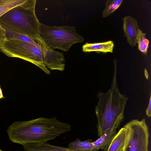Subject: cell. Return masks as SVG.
I'll return each instance as SVG.
<instances>
[{"mask_svg":"<svg viewBox=\"0 0 151 151\" xmlns=\"http://www.w3.org/2000/svg\"><path fill=\"white\" fill-rule=\"evenodd\" d=\"M70 125L56 117H40L28 121L15 122L7 132L12 142L22 145L30 143L47 142L70 131Z\"/></svg>","mask_w":151,"mask_h":151,"instance_id":"1","label":"cell"},{"mask_svg":"<svg viewBox=\"0 0 151 151\" xmlns=\"http://www.w3.org/2000/svg\"><path fill=\"white\" fill-rule=\"evenodd\" d=\"M114 73L111 87L106 93L99 91V99L95 108L97 120L98 135L101 136L105 131L116 129L124 118V112L128 97L120 92L117 85V62L114 61Z\"/></svg>","mask_w":151,"mask_h":151,"instance_id":"2","label":"cell"},{"mask_svg":"<svg viewBox=\"0 0 151 151\" xmlns=\"http://www.w3.org/2000/svg\"><path fill=\"white\" fill-rule=\"evenodd\" d=\"M36 0H25L0 17V23L18 33L34 39L42 38L35 12Z\"/></svg>","mask_w":151,"mask_h":151,"instance_id":"3","label":"cell"},{"mask_svg":"<svg viewBox=\"0 0 151 151\" xmlns=\"http://www.w3.org/2000/svg\"><path fill=\"white\" fill-rule=\"evenodd\" d=\"M39 47L14 38H6L0 50L6 55L17 58L29 62L41 68L45 73L50 72L44 63L45 47Z\"/></svg>","mask_w":151,"mask_h":151,"instance_id":"4","label":"cell"},{"mask_svg":"<svg viewBox=\"0 0 151 151\" xmlns=\"http://www.w3.org/2000/svg\"><path fill=\"white\" fill-rule=\"evenodd\" d=\"M41 36L47 46L54 49L68 51L73 44L83 42L84 38L71 26L51 27L39 24Z\"/></svg>","mask_w":151,"mask_h":151,"instance_id":"5","label":"cell"},{"mask_svg":"<svg viewBox=\"0 0 151 151\" xmlns=\"http://www.w3.org/2000/svg\"><path fill=\"white\" fill-rule=\"evenodd\" d=\"M129 136L125 151H149V133L145 119H133L124 126Z\"/></svg>","mask_w":151,"mask_h":151,"instance_id":"6","label":"cell"},{"mask_svg":"<svg viewBox=\"0 0 151 151\" xmlns=\"http://www.w3.org/2000/svg\"><path fill=\"white\" fill-rule=\"evenodd\" d=\"M65 61L63 52L55 51L46 45L45 47L44 63L47 68L51 70L63 71Z\"/></svg>","mask_w":151,"mask_h":151,"instance_id":"7","label":"cell"},{"mask_svg":"<svg viewBox=\"0 0 151 151\" xmlns=\"http://www.w3.org/2000/svg\"><path fill=\"white\" fill-rule=\"evenodd\" d=\"M124 35L129 44L133 47L137 43L139 26L137 20L130 16L123 18Z\"/></svg>","mask_w":151,"mask_h":151,"instance_id":"8","label":"cell"},{"mask_svg":"<svg viewBox=\"0 0 151 151\" xmlns=\"http://www.w3.org/2000/svg\"><path fill=\"white\" fill-rule=\"evenodd\" d=\"M129 136V131L124 126L113 139L107 151H125Z\"/></svg>","mask_w":151,"mask_h":151,"instance_id":"9","label":"cell"},{"mask_svg":"<svg viewBox=\"0 0 151 151\" xmlns=\"http://www.w3.org/2000/svg\"><path fill=\"white\" fill-rule=\"evenodd\" d=\"M23 145L25 151H75L69 147L55 146L47 142L30 143Z\"/></svg>","mask_w":151,"mask_h":151,"instance_id":"10","label":"cell"},{"mask_svg":"<svg viewBox=\"0 0 151 151\" xmlns=\"http://www.w3.org/2000/svg\"><path fill=\"white\" fill-rule=\"evenodd\" d=\"M114 47V42L111 40L93 43H86L82 46V51L84 52L113 53Z\"/></svg>","mask_w":151,"mask_h":151,"instance_id":"11","label":"cell"},{"mask_svg":"<svg viewBox=\"0 0 151 151\" xmlns=\"http://www.w3.org/2000/svg\"><path fill=\"white\" fill-rule=\"evenodd\" d=\"M116 134V129H109L106 130L95 141L92 142L97 150L107 151L111 141Z\"/></svg>","mask_w":151,"mask_h":151,"instance_id":"12","label":"cell"},{"mask_svg":"<svg viewBox=\"0 0 151 151\" xmlns=\"http://www.w3.org/2000/svg\"><path fill=\"white\" fill-rule=\"evenodd\" d=\"M5 29L7 38H14L33 44L39 47H43L46 44L42 38L34 39L15 32L1 24Z\"/></svg>","mask_w":151,"mask_h":151,"instance_id":"13","label":"cell"},{"mask_svg":"<svg viewBox=\"0 0 151 151\" xmlns=\"http://www.w3.org/2000/svg\"><path fill=\"white\" fill-rule=\"evenodd\" d=\"M92 140L88 139L81 141L78 139L68 145V147L75 151H96L94 147Z\"/></svg>","mask_w":151,"mask_h":151,"instance_id":"14","label":"cell"},{"mask_svg":"<svg viewBox=\"0 0 151 151\" xmlns=\"http://www.w3.org/2000/svg\"><path fill=\"white\" fill-rule=\"evenodd\" d=\"M123 0H107L105 3V7L102 13L103 17H107L111 14L121 6Z\"/></svg>","mask_w":151,"mask_h":151,"instance_id":"15","label":"cell"},{"mask_svg":"<svg viewBox=\"0 0 151 151\" xmlns=\"http://www.w3.org/2000/svg\"><path fill=\"white\" fill-rule=\"evenodd\" d=\"M24 1L25 0H0V17L9 9Z\"/></svg>","mask_w":151,"mask_h":151,"instance_id":"16","label":"cell"},{"mask_svg":"<svg viewBox=\"0 0 151 151\" xmlns=\"http://www.w3.org/2000/svg\"><path fill=\"white\" fill-rule=\"evenodd\" d=\"M146 34L139 29L137 37V43L139 50L144 54L147 53L149 47V40L145 37Z\"/></svg>","mask_w":151,"mask_h":151,"instance_id":"17","label":"cell"},{"mask_svg":"<svg viewBox=\"0 0 151 151\" xmlns=\"http://www.w3.org/2000/svg\"><path fill=\"white\" fill-rule=\"evenodd\" d=\"M6 38V30L0 23V50L3 48Z\"/></svg>","mask_w":151,"mask_h":151,"instance_id":"18","label":"cell"},{"mask_svg":"<svg viewBox=\"0 0 151 151\" xmlns=\"http://www.w3.org/2000/svg\"><path fill=\"white\" fill-rule=\"evenodd\" d=\"M146 114L148 117H150L151 116V97L150 94L149 102L147 108L146 109Z\"/></svg>","mask_w":151,"mask_h":151,"instance_id":"19","label":"cell"},{"mask_svg":"<svg viewBox=\"0 0 151 151\" xmlns=\"http://www.w3.org/2000/svg\"><path fill=\"white\" fill-rule=\"evenodd\" d=\"M3 98H4L3 97V94L2 93V90L0 86V99H2Z\"/></svg>","mask_w":151,"mask_h":151,"instance_id":"20","label":"cell"},{"mask_svg":"<svg viewBox=\"0 0 151 151\" xmlns=\"http://www.w3.org/2000/svg\"><path fill=\"white\" fill-rule=\"evenodd\" d=\"M0 151H3L2 150H1L0 149Z\"/></svg>","mask_w":151,"mask_h":151,"instance_id":"21","label":"cell"}]
</instances>
